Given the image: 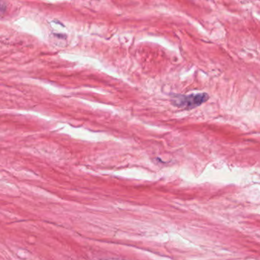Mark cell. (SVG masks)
Returning a JSON list of instances; mask_svg holds the SVG:
<instances>
[{
  "mask_svg": "<svg viewBox=\"0 0 260 260\" xmlns=\"http://www.w3.org/2000/svg\"><path fill=\"white\" fill-rule=\"evenodd\" d=\"M209 100V95L205 92L202 93L191 94V95H181V94H173L171 95V102L173 106L183 109V110H191Z\"/></svg>",
  "mask_w": 260,
  "mask_h": 260,
  "instance_id": "1",
  "label": "cell"
},
{
  "mask_svg": "<svg viewBox=\"0 0 260 260\" xmlns=\"http://www.w3.org/2000/svg\"><path fill=\"white\" fill-rule=\"evenodd\" d=\"M7 6L5 3L0 2V17L4 16L7 11Z\"/></svg>",
  "mask_w": 260,
  "mask_h": 260,
  "instance_id": "2",
  "label": "cell"
}]
</instances>
